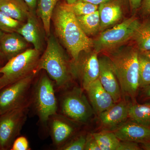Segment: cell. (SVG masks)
<instances>
[{"mask_svg": "<svg viewBox=\"0 0 150 150\" xmlns=\"http://www.w3.org/2000/svg\"><path fill=\"white\" fill-rule=\"evenodd\" d=\"M51 20L55 36L71 56L73 62L77 61L82 52L91 51L93 40L84 33L67 3H58Z\"/></svg>", "mask_w": 150, "mask_h": 150, "instance_id": "obj_1", "label": "cell"}, {"mask_svg": "<svg viewBox=\"0 0 150 150\" xmlns=\"http://www.w3.org/2000/svg\"><path fill=\"white\" fill-rule=\"evenodd\" d=\"M108 52L122 96L134 100L139 88V51L132 46H120Z\"/></svg>", "mask_w": 150, "mask_h": 150, "instance_id": "obj_2", "label": "cell"}, {"mask_svg": "<svg viewBox=\"0 0 150 150\" xmlns=\"http://www.w3.org/2000/svg\"><path fill=\"white\" fill-rule=\"evenodd\" d=\"M70 62L60 42L54 34L48 36L47 46L38 61L36 72L46 71L59 88L69 83L72 76Z\"/></svg>", "mask_w": 150, "mask_h": 150, "instance_id": "obj_3", "label": "cell"}, {"mask_svg": "<svg viewBox=\"0 0 150 150\" xmlns=\"http://www.w3.org/2000/svg\"><path fill=\"white\" fill-rule=\"evenodd\" d=\"M40 51L28 48L24 52L9 59L0 68V90L6 86L36 73Z\"/></svg>", "mask_w": 150, "mask_h": 150, "instance_id": "obj_4", "label": "cell"}, {"mask_svg": "<svg viewBox=\"0 0 150 150\" xmlns=\"http://www.w3.org/2000/svg\"><path fill=\"white\" fill-rule=\"evenodd\" d=\"M34 85L31 102L33 104L40 124L47 128L50 117L57 113L58 109L54 82L44 73Z\"/></svg>", "mask_w": 150, "mask_h": 150, "instance_id": "obj_5", "label": "cell"}, {"mask_svg": "<svg viewBox=\"0 0 150 150\" xmlns=\"http://www.w3.org/2000/svg\"><path fill=\"white\" fill-rule=\"evenodd\" d=\"M140 23L133 16L111 28L103 30L93 40L94 51L98 54L120 46L133 37Z\"/></svg>", "mask_w": 150, "mask_h": 150, "instance_id": "obj_6", "label": "cell"}, {"mask_svg": "<svg viewBox=\"0 0 150 150\" xmlns=\"http://www.w3.org/2000/svg\"><path fill=\"white\" fill-rule=\"evenodd\" d=\"M37 74L33 73L0 90V115L31 103L30 92Z\"/></svg>", "mask_w": 150, "mask_h": 150, "instance_id": "obj_7", "label": "cell"}, {"mask_svg": "<svg viewBox=\"0 0 150 150\" xmlns=\"http://www.w3.org/2000/svg\"><path fill=\"white\" fill-rule=\"evenodd\" d=\"M31 103L0 115V149L11 147L26 120Z\"/></svg>", "mask_w": 150, "mask_h": 150, "instance_id": "obj_8", "label": "cell"}, {"mask_svg": "<svg viewBox=\"0 0 150 150\" xmlns=\"http://www.w3.org/2000/svg\"><path fill=\"white\" fill-rule=\"evenodd\" d=\"M61 106L65 116L77 122H86L93 114L92 107L82 90L79 88H74L64 94Z\"/></svg>", "mask_w": 150, "mask_h": 150, "instance_id": "obj_9", "label": "cell"}, {"mask_svg": "<svg viewBox=\"0 0 150 150\" xmlns=\"http://www.w3.org/2000/svg\"><path fill=\"white\" fill-rule=\"evenodd\" d=\"M71 66L72 76L79 80L83 89L99 77V61L94 50L81 53L77 61L72 62Z\"/></svg>", "mask_w": 150, "mask_h": 150, "instance_id": "obj_10", "label": "cell"}, {"mask_svg": "<svg viewBox=\"0 0 150 150\" xmlns=\"http://www.w3.org/2000/svg\"><path fill=\"white\" fill-rule=\"evenodd\" d=\"M98 79L105 89L112 96L114 102L117 103L120 102L122 96L121 88L110 58L107 55H103L98 58Z\"/></svg>", "mask_w": 150, "mask_h": 150, "instance_id": "obj_11", "label": "cell"}, {"mask_svg": "<svg viewBox=\"0 0 150 150\" xmlns=\"http://www.w3.org/2000/svg\"><path fill=\"white\" fill-rule=\"evenodd\" d=\"M113 133L120 141L142 143L150 141V128L133 121L122 123Z\"/></svg>", "mask_w": 150, "mask_h": 150, "instance_id": "obj_12", "label": "cell"}, {"mask_svg": "<svg viewBox=\"0 0 150 150\" xmlns=\"http://www.w3.org/2000/svg\"><path fill=\"white\" fill-rule=\"evenodd\" d=\"M36 12L30 11L26 21L23 23L17 32L22 35L33 48L41 51L43 48V35L36 17Z\"/></svg>", "mask_w": 150, "mask_h": 150, "instance_id": "obj_13", "label": "cell"}, {"mask_svg": "<svg viewBox=\"0 0 150 150\" xmlns=\"http://www.w3.org/2000/svg\"><path fill=\"white\" fill-rule=\"evenodd\" d=\"M48 124L53 144L59 150L74 134V128L57 113L50 117Z\"/></svg>", "mask_w": 150, "mask_h": 150, "instance_id": "obj_14", "label": "cell"}, {"mask_svg": "<svg viewBox=\"0 0 150 150\" xmlns=\"http://www.w3.org/2000/svg\"><path fill=\"white\" fill-rule=\"evenodd\" d=\"M85 90L93 109L98 115L115 103L112 96L105 89L98 79L91 83Z\"/></svg>", "mask_w": 150, "mask_h": 150, "instance_id": "obj_15", "label": "cell"}, {"mask_svg": "<svg viewBox=\"0 0 150 150\" xmlns=\"http://www.w3.org/2000/svg\"><path fill=\"white\" fill-rule=\"evenodd\" d=\"M28 43L18 33H5L0 40V50L9 60L28 49Z\"/></svg>", "mask_w": 150, "mask_h": 150, "instance_id": "obj_16", "label": "cell"}, {"mask_svg": "<svg viewBox=\"0 0 150 150\" xmlns=\"http://www.w3.org/2000/svg\"><path fill=\"white\" fill-rule=\"evenodd\" d=\"M100 31L115 24L122 18V6L120 0H111L103 3L98 6Z\"/></svg>", "mask_w": 150, "mask_h": 150, "instance_id": "obj_17", "label": "cell"}, {"mask_svg": "<svg viewBox=\"0 0 150 150\" xmlns=\"http://www.w3.org/2000/svg\"><path fill=\"white\" fill-rule=\"evenodd\" d=\"M129 105L126 101L121 100L99 114L100 120L107 127L117 126L129 117Z\"/></svg>", "mask_w": 150, "mask_h": 150, "instance_id": "obj_18", "label": "cell"}, {"mask_svg": "<svg viewBox=\"0 0 150 150\" xmlns=\"http://www.w3.org/2000/svg\"><path fill=\"white\" fill-rule=\"evenodd\" d=\"M0 11L22 23L26 21L30 12L23 0H0Z\"/></svg>", "mask_w": 150, "mask_h": 150, "instance_id": "obj_19", "label": "cell"}, {"mask_svg": "<svg viewBox=\"0 0 150 150\" xmlns=\"http://www.w3.org/2000/svg\"><path fill=\"white\" fill-rule=\"evenodd\" d=\"M60 0H39L36 13L43 23L47 36L51 34V22L55 7Z\"/></svg>", "mask_w": 150, "mask_h": 150, "instance_id": "obj_20", "label": "cell"}, {"mask_svg": "<svg viewBox=\"0 0 150 150\" xmlns=\"http://www.w3.org/2000/svg\"><path fill=\"white\" fill-rule=\"evenodd\" d=\"M129 117L136 123L149 127L150 102L142 104L138 103L129 104Z\"/></svg>", "mask_w": 150, "mask_h": 150, "instance_id": "obj_21", "label": "cell"}, {"mask_svg": "<svg viewBox=\"0 0 150 150\" xmlns=\"http://www.w3.org/2000/svg\"><path fill=\"white\" fill-rule=\"evenodd\" d=\"M76 18L81 28L88 37L95 35L100 31V20L98 10L86 15L76 16Z\"/></svg>", "mask_w": 150, "mask_h": 150, "instance_id": "obj_22", "label": "cell"}, {"mask_svg": "<svg viewBox=\"0 0 150 150\" xmlns=\"http://www.w3.org/2000/svg\"><path fill=\"white\" fill-rule=\"evenodd\" d=\"M133 38L140 52L150 51V21L140 23Z\"/></svg>", "mask_w": 150, "mask_h": 150, "instance_id": "obj_23", "label": "cell"}, {"mask_svg": "<svg viewBox=\"0 0 150 150\" xmlns=\"http://www.w3.org/2000/svg\"><path fill=\"white\" fill-rule=\"evenodd\" d=\"M92 135L101 150H117L120 144V140L113 132L102 131Z\"/></svg>", "mask_w": 150, "mask_h": 150, "instance_id": "obj_24", "label": "cell"}, {"mask_svg": "<svg viewBox=\"0 0 150 150\" xmlns=\"http://www.w3.org/2000/svg\"><path fill=\"white\" fill-rule=\"evenodd\" d=\"M139 88H145L150 85V60L143 52L139 51Z\"/></svg>", "mask_w": 150, "mask_h": 150, "instance_id": "obj_25", "label": "cell"}, {"mask_svg": "<svg viewBox=\"0 0 150 150\" xmlns=\"http://www.w3.org/2000/svg\"><path fill=\"white\" fill-rule=\"evenodd\" d=\"M68 4L76 16L93 13L98 10L99 6L98 5L82 1H77L72 4Z\"/></svg>", "mask_w": 150, "mask_h": 150, "instance_id": "obj_26", "label": "cell"}, {"mask_svg": "<svg viewBox=\"0 0 150 150\" xmlns=\"http://www.w3.org/2000/svg\"><path fill=\"white\" fill-rule=\"evenodd\" d=\"M23 23L0 11V29L6 33L17 32Z\"/></svg>", "mask_w": 150, "mask_h": 150, "instance_id": "obj_27", "label": "cell"}, {"mask_svg": "<svg viewBox=\"0 0 150 150\" xmlns=\"http://www.w3.org/2000/svg\"><path fill=\"white\" fill-rule=\"evenodd\" d=\"M86 137L84 135L78 136L70 142H67L59 150H83L85 147Z\"/></svg>", "mask_w": 150, "mask_h": 150, "instance_id": "obj_28", "label": "cell"}, {"mask_svg": "<svg viewBox=\"0 0 150 150\" xmlns=\"http://www.w3.org/2000/svg\"><path fill=\"white\" fill-rule=\"evenodd\" d=\"M29 143L27 139L24 137L17 138L14 141L11 146L12 150H29Z\"/></svg>", "mask_w": 150, "mask_h": 150, "instance_id": "obj_29", "label": "cell"}, {"mask_svg": "<svg viewBox=\"0 0 150 150\" xmlns=\"http://www.w3.org/2000/svg\"><path fill=\"white\" fill-rule=\"evenodd\" d=\"M120 142L117 150H140L142 149L138 143L136 142Z\"/></svg>", "mask_w": 150, "mask_h": 150, "instance_id": "obj_30", "label": "cell"}, {"mask_svg": "<svg viewBox=\"0 0 150 150\" xmlns=\"http://www.w3.org/2000/svg\"><path fill=\"white\" fill-rule=\"evenodd\" d=\"M84 150H101L97 142L93 136L92 134L86 137V142Z\"/></svg>", "mask_w": 150, "mask_h": 150, "instance_id": "obj_31", "label": "cell"}, {"mask_svg": "<svg viewBox=\"0 0 150 150\" xmlns=\"http://www.w3.org/2000/svg\"><path fill=\"white\" fill-rule=\"evenodd\" d=\"M130 6L131 11L134 12L139 8L143 0H126Z\"/></svg>", "mask_w": 150, "mask_h": 150, "instance_id": "obj_32", "label": "cell"}, {"mask_svg": "<svg viewBox=\"0 0 150 150\" xmlns=\"http://www.w3.org/2000/svg\"><path fill=\"white\" fill-rule=\"evenodd\" d=\"M65 1H66V2L68 4H72L77 1H82L93 4L96 5H99L100 4L107 2L111 0H65Z\"/></svg>", "mask_w": 150, "mask_h": 150, "instance_id": "obj_33", "label": "cell"}, {"mask_svg": "<svg viewBox=\"0 0 150 150\" xmlns=\"http://www.w3.org/2000/svg\"><path fill=\"white\" fill-rule=\"evenodd\" d=\"M27 5L30 11L36 12L39 0H23Z\"/></svg>", "mask_w": 150, "mask_h": 150, "instance_id": "obj_34", "label": "cell"}, {"mask_svg": "<svg viewBox=\"0 0 150 150\" xmlns=\"http://www.w3.org/2000/svg\"><path fill=\"white\" fill-rule=\"evenodd\" d=\"M142 11L146 14H150V0H143L141 6Z\"/></svg>", "mask_w": 150, "mask_h": 150, "instance_id": "obj_35", "label": "cell"}, {"mask_svg": "<svg viewBox=\"0 0 150 150\" xmlns=\"http://www.w3.org/2000/svg\"><path fill=\"white\" fill-rule=\"evenodd\" d=\"M143 148L145 150H150V141L142 143Z\"/></svg>", "mask_w": 150, "mask_h": 150, "instance_id": "obj_36", "label": "cell"}, {"mask_svg": "<svg viewBox=\"0 0 150 150\" xmlns=\"http://www.w3.org/2000/svg\"><path fill=\"white\" fill-rule=\"evenodd\" d=\"M144 88H145V95L148 97H150V85Z\"/></svg>", "mask_w": 150, "mask_h": 150, "instance_id": "obj_37", "label": "cell"}, {"mask_svg": "<svg viewBox=\"0 0 150 150\" xmlns=\"http://www.w3.org/2000/svg\"><path fill=\"white\" fill-rule=\"evenodd\" d=\"M4 59H5V58L3 55V53H2L1 51L0 50V62H2Z\"/></svg>", "mask_w": 150, "mask_h": 150, "instance_id": "obj_38", "label": "cell"}, {"mask_svg": "<svg viewBox=\"0 0 150 150\" xmlns=\"http://www.w3.org/2000/svg\"><path fill=\"white\" fill-rule=\"evenodd\" d=\"M143 53H144L150 60V51H145V52H143Z\"/></svg>", "mask_w": 150, "mask_h": 150, "instance_id": "obj_39", "label": "cell"}, {"mask_svg": "<svg viewBox=\"0 0 150 150\" xmlns=\"http://www.w3.org/2000/svg\"><path fill=\"white\" fill-rule=\"evenodd\" d=\"M4 32H3V31H2V30L0 29V40H1V38L2 37V36L4 35Z\"/></svg>", "mask_w": 150, "mask_h": 150, "instance_id": "obj_40", "label": "cell"}, {"mask_svg": "<svg viewBox=\"0 0 150 150\" xmlns=\"http://www.w3.org/2000/svg\"><path fill=\"white\" fill-rule=\"evenodd\" d=\"M0 150H1V149H0Z\"/></svg>", "mask_w": 150, "mask_h": 150, "instance_id": "obj_41", "label": "cell"}]
</instances>
